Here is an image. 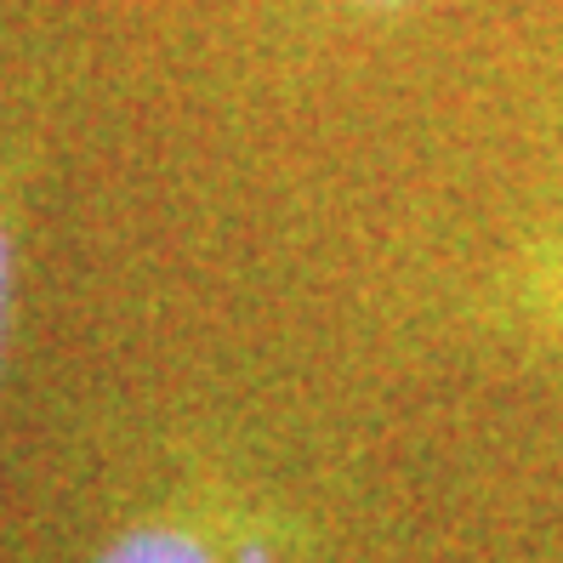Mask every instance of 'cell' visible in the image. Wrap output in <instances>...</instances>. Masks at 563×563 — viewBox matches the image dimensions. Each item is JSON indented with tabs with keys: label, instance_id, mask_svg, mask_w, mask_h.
Returning a JSON list of instances; mask_svg holds the SVG:
<instances>
[{
	"label": "cell",
	"instance_id": "cell-2",
	"mask_svg": "<svg viewBox=\"0 0 563 563\" xmlns=\"http://www.w3.org/2000/svg\"><path fill=\"white\" fill-rule=\"evenodd\" d=\"M342 399L347 382L324 358V376L274 427V439L222 450L177 478L159 501L125 518L91 563H342L347 478L336 450L319 461L308 444V427Z\"/></svg>",
	"mask_w": 563,
	"mask_h": 563
},
{
	"label": "cell",
	"instance_id": "cell-4",
	"mask_svg": "<svg viewBox=\"0 0 563 563\" xmlns=\"http://www.w3.org/2000/svg\"><path fill=\"white\" fill-rule=\"evenodd\" d=\"M547 23H563V0H558V7H552V18Z\"/></svg>",
	"mask_w": 563,
	"mask_h": 563
},
{
	"label": "cell",
	"instance_id": "cell-3",
	"mask_svg": "<svg viewBox=\"0 0 563 563\" xmlns=\"http://www.w3.org/2000/svg\"><path fill=\"white\" fill-rule=\"evenodd\" d=\"M12 296H18V222L12 206L0 200V358H7V336H12Z\"/></svg>",
	"mask_w": 563,
	"mask_h": 563
},
{
	"label": "cell",
	"instance_id": "cell-1",
	"mask_svg": "<svg viewBox=\"0 0 563 563\" xmlns=\"http://www.w3.org/2000/svg\"><path fill=\"white\" fill-rule=\"evenodd\" d=\"M558 0H188L211 211L347 154Z\"/></svg>",
	"mask_w": 563,
	"mask_h": 563
}]
</instances>
